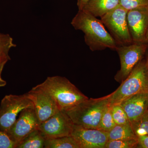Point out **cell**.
Masks as SVG:
<instances>
[{
  "mask_svg": "<svg viewBox=\"0 0 148 148\" xmlns=\"http://www.w3.org/2000/svg\"><path fill=\"white\" fill-rule=\"evenodd\" d=\"M74 29L84 34V41L92 51L106 49L116 50L118 45L101 19L83 10H79L72 19Z\"/></svg>",
  "mask_w": 148,
  "mask_h": 148,
  "instance_id": "1",
  "label": "cell"
},
{
  "mask_svg": "<svg viewBox=\"0 0 148 148\" xmlns=\"http://www.w3.org/2000/svg\"><path fill=\"white\" fill-rule=\"evenodd\" d=\"M37 86L51 96L60 110L65 112L88 98L65 77H48Z\"/></svg>",
  "mask_w": 148,
  "mask_h": 148,
  "instance_id": "2",
  "label": "cell"
},
{
  "mask_svg": "<svg viewBox=\"0 0 148 148\" xmlns=\"http://www.w3.org/2000/svg\"><path fill=\"white\" fill-rule=\"evenodd\" d=\"M110 94L98 98H88L65 111L74 124L90 129H98L103 112L110 105Z\"/></svg>",
  "mask_w": 148,
  "mask_h": 148,
  "instance_id": "3",
  "label": "cell"
},
{
  "mask_svg": "<svg viewBox=\"0 0 148 148\" xmlns=\"http://www.w3.org/2000/svg\"><path fill=\"white\" fill-rule=\"evenodd\" d=\"M145 92H148V70L144 57L119 87L110 94V106L119 104L131 96Z\"/></svg>",
  "mask_w": 148,
  "mask_h": 148,
  "instance_id": "4",
  "label": "cell"
},
{
  "mask_svg": "<svg viewBox=\"0 0 148 148\" xmlns=\"http://www.w3.org/2000/svg\"><path fill=\"white\" fill-rule=\"evenodd\" d=\"M127 12L119 5L101 17V21L118 46L133 43L127 25Z\"/></svg>",
  "mask_w": 148,
  "mask_h": 148,
  "instance_id": "5",
  "label": "cell"
},
{
  "mask_svg": "<svg viewBox=\"0 0 148 148\" xmlns=\"http://www.w3.org/2000/svg\"><path fill=\"white\" fill-rule=\"evenodd\" d=\"M29 108L34 107L27 93L6 95L0 104V130L6 133L16 120L18 114Z\"/></svg>",
  "mask_w": 148,
  "mask_h": 148,
  "instance_id": "6",
  "label": "cell"
},
{
  "mask_svg": "<svg viewBox=\"0 0 148 148\" xmlns=\"http://www.w3.org/2000/svg\"><path fill=\"white\" fill-rule=\"evenodd\" d=\"M148 48L147 43H134L127 45L120 46L116 51L120 60V69L115 76L122 82L124 80L135 66L145 55Z\"/></svg>",
  "mask_w": 148,
  "mask_h": 148,
  "instance_id": "7",
  "label": "cell"
},
{
  "mask_svg": "<svg viewBox=\"0 0 148 148\" xmlns=\"http://www.w3.org/2000/svg\"><path fill=\"white\" fill-rule=\"evenodd\" d=\"M40 124L34 108L23 110L19 117L6 132L10 140L16 146L31 132L38 129Z\"/></svg>",
  "mask_w": 148,
  "mask_h": 148,
  "instance_id": "8",
  "label": "cell"
},
{
  "mask_svg": "<svg viewBox=\"0 0 148 148\" xmlns=\"http://www.w3.org/2000/svg\"><path fill=\"white\" fill-rule=\"evenodd\" d=\"M74 124L65 111L59 110L40 123L38 129L46 139L71 136Z\"/></svg>",
  "mask_w": 148,
  "mask_h": 148,
  "instance_id": "9",
  "label": "cell"
},
{
  "mask_svg": "<svg viewBox=\"0 0 148 148\" xmlns=\"http://www.w3.org/2000/svg\"><path fill=\"white\" fill-rule=\"evenodd\" d=\"M27 94L34 104L40 123L60 110L51 96L37 86L33 87Z\"/></svg>",
  "mask_w": 148,
  "mask_h": 148,
  "instance_id": "10",
  "label": "cell"
},
{
  "mask_svg": "<svg viewBox=\"0 0 148 148\" xmlns=\"http://www.w3.org/2000/svg\"><path fill=\"white\" fill-rule=\"evenodd\" d=\"M72 137L80 148H106L108 141V132L98 129L85 128L74 124Z\"/></svg>",
  "mask_w": 148,
  "mask_h": 148,
  "instance_id": "11",
  "label": "cell"
},
{
  "mask_svg": "<svg viewBox=\"0 0 148 148\" xmlns=\"http://www.w3.org/2000/svg\"><path fill=\"white\" fill-rule=\"evenodd\" d=\"M127 19L132 42L147 43L148 7L141 8L128 11Z\"/></svg>",
  "mask_w": 148,
  "mask_h": 148,
  "instance_id": "12",
  "label": "cell"
},
{
  "mask_svg": "<svg viewBox=\"0 0 148 148\" xmlns=\"http://www.w3.org/2000/svg\"><path fill=\"white\" fill-rule=\"evenodd\" d=\"M125 111L130 124L137 121L148 110V92L131 96L119 103Z\"/></svg>",
  "mask_w": 148,
  "mask_h": 148,
  "instance_id": "13",
  "label": "cell"
},
{
  "mask_svg": "<svg viewBox=\"0 0 148 148\" xmlns=\"http://www.w3.org/2000/svg\"><path fill=\"white\" fill-rule=\"evenodd\" d=\"M119 5V0H90L82 10L101 18Z\"/></svg>",
  "mask_w": 148,
  "mask_h": 148,
  "instance_id": "14",
  "label": "cell"
},
{
  "mask_svg": "<svg viewBox=\"0 0 148 148\" xmlns=\"http://www.w3.org/2000/svg\"><path fill=\"white\" fill-rule=\"evenodd\" d=\"M138 139L130 123L116 125L108 132V140H131Z\"/></svg>",
  "mask_w": 148,
  "mask_h": 148,
  "instance_id": "15",
  "label": "cell"
},
{
  "mask_svg": "<svg viewBox=\"0 0 148 148\" xmlns=\"http://www.w3.org/2000/svg\"><path fill=\"white\" fill-rule=\"evenodd\" d=\"M45 140L39 129H36L24 138L16 148H44Z\"/></svg>",
  "mask_w": 148,
  "mask_h": 148,
  "instance_id": "16",
  "label": "cell"
},
{
  "mask_svg": "<svg viewBox=\"0 0 148 148\" xmlns=\"http://www.w3.org/2000/svg\"><path fill=\"white\" fill-rule=\"evenodd\" d=\"M44 148H80L76 141L71 136L46 139Z\"/></svg>",
  "mask_w": 148,
  "mask_h": 148,
  "instance_id": "17",
  "label": "cell"
},
{
  "mask_svg": "<svg viewBox=\"0 0 148 148\" xmlns=\"http://www.w3.org/2000/svg\"><path fill=\"white\" fill-rule=\"evenodd\" d=\"M116 125V124L113 118L111 106L109 105L103 112L98 129L108 132L115 126Z\"/></svg>",
  "mask_w": 148,
  "mask_h": 148,
  "instance_id": "18",
  "label": "cell"
},
{
  "mask_svg": "<svg viewBox=\"0 0 148 148\" xmlns=\"http://www.w3.org/2000/svg\"><path fill=\"white\" fill-rule=\"evenodd\" d=\"M16 46L13 42V38L9 35L0 33V56L10 59L9 55L10 50Z\"/></svg>",
  "mask_w": 148,
  "mask_h": 148,
  "instance_id": "19",
  "label": "cell"
},
{
  "mask_svg": "<svg viewBox=\"0 0 148 148\" xmlns=\"http://www.w3.org/2000/svg\"><path fill=\"white\" fill-rule=\"evenodd\" d=\"M110 106L113 118L116 125L130 123L127 114L120 104H115Z\"/></svg>",
  "mask_w": 148,
  "mask_h": 148,
  "instance_id": "20",
  "label": "cell"
},
{
  "mask_svg": "<svg viewBox=\"0 0 148 148\" xmlns=\"http://www.w3.org/2000/svg\"><path fill=\"white\" fill-rule=\"evenodd\" d=\"M131 125L137 137L140 135H148V111L140 119Z\"/></svg>",
  "mask_w": 148,
  "mask_h": 148,
  "instance_id": "21",
  "label": "cell"
},
{
  "mask_svg": "<svg viewBox=\"0 0 148 148\" xmlns=\"http://www.w3.org/2000/svg\"><path fill=\"white\" fill-rule=\"evenodd\" d=\"M138 138L131 140H108L106 143V148H138Z\"/></svg>",
  "mask_w": 148,
  "mask_h": 148,
  "instance_id": "22",
  "label": "cell"
},
{
  "mask_svg": "<svg viewBox=\"0 0 148 148\" xmlns=\"http://www.w3.org/2000/svg\"><path fill=\"white\" fill-rule=\"evenodd\" d=\"M120 5L127 11L148 7V0H119Z\"/></svg>",
  "mask_w": 148,
  "mask_h": 148,
  "instance_id": "23",
  "label": "cell"
},
{
  "mask_svg": "<svg viewBox=\"0 0 148 148\" xmlns=\"http://www.w3.org/2000/svg\"><path fill=\"white\" fill-rule=\"evenodd\" d=\"M0 148H15V144L8 135L0 130Z\"/></svg>",
  "mask_w": 148,
  "mask_h": 148,
  "instance_id": "24",
  "label": "cell"
},
{
  "mask_svg": "<svg viewBox=\"0 0 148 148\" xmlns=\"http://www.w3.org/2000/svg\"><path fill=\"white\" fill-rule=\"evenodd\" d=\"M138 148H148V135H140L138 136Z\"/></svg>",
  "mask_w": 148,
  "mask_h": 148,
  "instance_id": "25",
  "label": "cell"
},
{
  "mask_svg": "<svg viewBox=\"0 0 148 148\" xmlns=\"http://www.w3.org/2000/svg\"><path fill=\"white\" fill-rule=\"evenodd\" d=\"M10 60V59L7 57L0 56V75H1L3 69L6 64L7 63L8 61Z\"/></svg>",
  "mask_w": 148,
  "mask_h": 148,
  "instance_id": "26",
  "label": "cell"
},
{
  "mask_svg": "<svg viewBox=\"0 0 148 148\" xmlns=\"http://www.w3.org/2000/svg\"><path fill=\"white\" fill-rule=\"evenodd\" d=\"M90 0H77V5L79 10H82Z\"/></svg>",
  "mask_w": 148,
  "mask_h": 148,
  "instance_id": "27",
  "label": "cell"
},
{
  "mask_svg": "<svg viewBox=\"0 0 148 148\" xmlns=\"http://www.w3.org/2000/svg\"><path fill=\"white\" fill-rule=\"evenodd\" d=\"M7 84L6 82L2 78L1 75H0V88L4 87Z\"/></svg>",
  "mask_w": 148,
  "mask_h": 148,
  "instance_id": "28",
  "label": "cell"
},
{
  "mask_svg": "<svg viewBox=\"0 0 148 148\" xmlns=\"http://www.w3.org/2000/svg\"><path fill=\"white\" fill-rule=\"evenodd\" d=\"M145 56V58L146 65H147V68L148 70V48L147 50V52H146Z\"/></svg>",
  "mask_w": 148,
  "mask_h": 148,
  "instance_id": "29",
  "label": "cell"
},
{
  "mask_svg": "<svg viewBox=\"0 0 148 148\" xmlns=\"http://www.w3.org/2000/svg\"><path fill=\"white\" fill-rule=\"evenodd\" d=\"M146 41H147V44L148 45V28L147 31V36H146Z\"/></svg>",
  "mask_w": 148,
  "mask_h": 148,
  "instance_id": "30",
  "label": "cell"
},
{
  "mask_svg": "<svg viewBox=\"0 0 148 148\" xmlns=\"http://www.w3.org/2000/svg\"></svg>",
  "mask_w": 148,
  "mask_h": 148,
  "instance_id": "31",
  "label": "cell"
}]
</instances>
